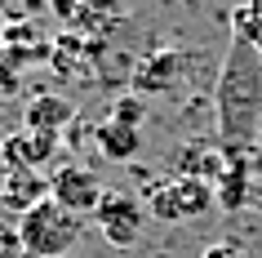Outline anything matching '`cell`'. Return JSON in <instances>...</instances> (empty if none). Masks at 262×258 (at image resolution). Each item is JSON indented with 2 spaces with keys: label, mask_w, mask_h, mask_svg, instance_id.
Returning a JSON list of instances; mask_svg holds the SVG:
<instances>
[{
  "label": "cell",
  "mask_w": 262,
  "mask_h": 258,
  "mask_svg": "<svg viewBox=\"0 0 262 258\" xmlns=\"http://www.w3.org/2000/svg\"><path fill=\"white\" fill-rule=\"evenodd\" d=\"M0 191L14 201L18 218H23L36 201H45V196H49V178H45L40 169H9V174L0 178Z\"/></svg>",
  "instance_id": "11"
},
{
  "label": "cell",
  "mask_w": 262,
  "mask_h": 258,
  "mask_svg": "<svg viewBox=\"0 0 262 258\" xmlns=\"http://www.w3.org/2000/svg\"><path fill=\"white\" fill-rule=\"evenodd\" d=\"M213 183H205V178H169L165 187L151 191V218H160V223H195V218H205L209 209H213Z\"/></svg>",
  "instance_id": "3"
},
{
  "label": "cell",
  "mask_w": 262,
  "mask_h": 258,
  "mask_svg": "<svg viewBox=\"0 0 262 258\" xmlns=\"http://www.w3.org/2000/svg\"><path fill=\"white\" fill-rule=\"evenodd\" d=\"M18 89H23V71H18L9 58L0 54V98H14Z\"/></svg>",
  "instance_id": "15"
},
{
  "label": "cell",
  "mask_w": 262,
  "mask_h": 258,
  "mask_svg": "<svg viewBox=\"0 0 262 258\" xmlns=\"http://www.w3.org/2000/svg\"><path fill=\"white\" fill-rule=\"evenodd\" d=\"M0 218H18V209H14V201H9V196H5V191H0Z\"/></svg>",
  "instance_id": "18"
},
{
  "label": "cell",
  "mask_w": 262,
  "mask_h": 258,
  "mask_svg": "<svg viewBox=\"0 0 262 258\" xmlns=\"http://www.w3.org/2000/svg\"><path fill=\"white\" fill-rule=\"evenodd\" d=\"M89 218L102 231V241L116 245V249H129L142 236V205L134 196H124V191H102V201H98V209Z\"/></svg>",
  "instance_id": "4"
},
{
  "label": "cell",
  "mask_w": 262,
  "mask_h": 258,
  "mask_svg": "<svg viewBox=\"0 0 262 258\" xmlns=\"http://www.w3.org/2000/svg\"><path fill=\"white\" fill-rule=\"evenodd\" d=\"M249 165H245V151H227V169H222V178L213 183V201H218V209H227V214H235V209H245L249 205Z\"/></svg>",
  "instance_id": "9"
},
{
  "label": "cell",
  "mask_w": 262,
  "mask_h": 258,
  "mask_svg": "<svg viewBox=\"0 0 262 258\" xmlns=\"http://www.w3.org/2000/svg\"><path fill=\"white\" fill-rule=\"evenodd\" d=\"M231 36L249 41L262 54V0H245V5L231 9Z\"/></svg>",
  "instance_id": "12"
},
{
  "label": "cell",
  "mask_w": 262,
  "mask_h": 258,
  "mask_svg": "<svg viewBox=\"0 0 262 258\" xmlns=\"http://www.w3.org/2000/svg\"><path fill=\"white\" fill-rule=\"evenodd\" d=\"M49 201L62 205L76 218H89L98 209V201H102V183L84 165H58L54 174H49Z\"/></svg>",
  "instance_id": "5"
},
{
  "label": "cell",
  "mask_w": 262,
  "mask_h": 258,
  "mask_svg": "<svg viewBox=\"0 0 262 258\" xmlns=\"http://www.w3.org/2000/svg\"><path fill=\"white\" fill-rule=\"evenodd\" d=\"M213 129L222 151H249L262 134V54L231 36L213 81Z\"/></svg>",
  "instance_id": "1"
},
{
  "label": "cell",
  "mask_w": 262,
  "mask_h": 258,
  "mask_svg": "<svg viewBox=\"0 0 262 258\" xmlns=\"http://www.w3.org/2000/svg\"><path fill=\"white\" fill-rule=\"evenodd\" d=\"M49 9L71 27V23H76V9H80V0H49Z\"/></svg>",
  "instance_id": "17"
},
{
  "label": "cell",
  "mask_w": 262,
  "mask_h": 258,
  "mask_svg": "<svg viewBox=\"0 0 262 258\" xmlns=\"http://www.w3.org/2000/svg\"><path fill=\"white\" fill-rule=\"evenodd\" d=\"M142 116H147L142 98H138V94H124V98H116V103H111V116H107V121H116V125H129V129H138V125H142Z\"/></svg>",
  "instance_id": "13"
},
{
  "label": "cell",
  "mask_w": 262,
  "mask_h": 258,
  "mask_svg": "<svg viewBox=\"0 0 262 258\" xmlns=\"http://www.w3.org/2000/svg\"><path fill=\"white\" fill-rule=\"evenodd\" d=\"M94 147L102 151V161L124 165V161H134V156H138L142 134H138V129H129V125H116V121H98V125H94Z\"/></svg>",
  "instance_id": "10"
},
{
  "label": "cell",
  "mask_w": 262,
  "mask_h": 258,
  "mask_svg": "<svg viewBox=\"0 0 262 258\" xmlns=\"http://www.w3.org/2000/svg\"><path fill=\"white\" fill-rule=\"evenodd\" d=\"M54 151H58V134L14 129V134H5V143H0V165H5V174L9 169H40L45 161H54Z\"/></svg>",
  "instance_id": "7"
},
{
  "label": "cell",
  "mask_w": 262,
  "mask_h": 258,
  "mask_svg": "<svg viewBox=\"0 0 262 258\" xmlns=\"http://www.w3.org/2000/svg\"><path fill=\"white\" fill-rule=\"evenodd\" d=\"M18 231H23V245H27V254L36 258H67L84 236V218L67 214L62 205H54L49 196L36 201L27 214L18 218Z\"/></svg>",
  "instance_id": "2"
},
{
  "label": "cell",
  "mask_w": 262,
  "mask_h": 258,
  "mask_svg": "<svg viewBox=\"0 0 262 258\" xmlns=\"http://www.w3.org/2000/svg\"><path fill=\"white\" fill-rule=\"evenodd\" d=\"M71 121H76V107L62 94H36L23 107V129H31V134H58L62 138V129Z\"/></svg>",
  "instance_id": "8"
},
{
  "label": "cell",
  "mask_w": 262,
  "mask_h": 258,
  "mask_svg": "<svg viewBox=\"0 0 262 258\" xmlns=\"http://www.w3.org/2000/svg\"><path fill=\"white\" fill-rule=\"evenodd\" d=\"M200 258H249V254H245L235 241H213V245H205V249H200Z\"/></svg>",
  "instance_id": "16"
},
{
  "label": "cell",
  "mask_w": 262,
  "mask_h": 258,
  "mask_svg": "<svg viewBox=\"0 0 262 258\" xmlns=\"http://www.w3.org/2000/svg\"><path fill=\"white\" fill-rule=\"evenodd\" d=\"M0 258H27V245H23L18 218H0Z\"/></svg>",
  "instance_id": "14"
},
{
  "label": "cell",
  "mask_w": 262,
  "mask_h": 258,
  "mask_svg": "<svg viewBox=\"0 0 262 258\" xmlns=\"http://www.w3.org/2000/svg\"><path fill=\"white\" fill-rule=\"evenodd\" d=\"M182 71H187V54L182 49H151L147 58L134 63L129 71V85H134V94H169L173 85L182 81Z\"/></svg>",
  "instance_id": "6"
}]
</instances>
